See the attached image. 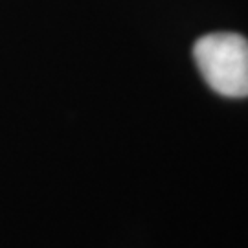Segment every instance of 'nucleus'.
<instances>
[{
	"instance_id": "obj_1",
	"label": "nucleus",
	"mask_w": 248,
	"mask_h": 248,
	"mask_svg": "<svg viewBox=\"0 0 248 248\" xmlns=\"http://www.w3.org/2000/svg\"><path fill=\"white\" fill-rule=\"evenodd\" d=\"M204 81L226 98L248 96V41L237 33H210L193 46Z\"/></svg>"
}]
</instances>
